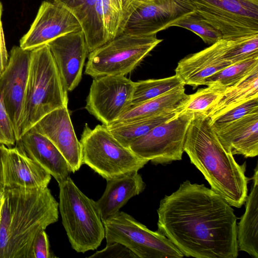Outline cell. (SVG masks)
Returning <instances> with one entry per match:
<instances>
[{"mask_svg": "<svg viewBox=\"0 0 258 258\" xmlns=\"http://www.w3.org/2000/svg\"><path fill=\"white\" fill-rule=\"evenodd\" d=\"M58 186V209L72 248L83 253L96 249L105 238L96 202L83 193L70 176Z\"/></svg>", "mask_w": 258, "mask_h": 258, "instance_id": "obj_5", "label": "cell"}, {"mask_svg": "<svg viewBox=\"0 0 258 258\" xmlns=\"http://www.w3.org/2000/svg\"><path fill=\"white\" fill-rule=\"evenodd\" d=\"M16 143L13 123L0 96V145L11 146Z\"/></svg>", "mask_w": 258, "mask_h": 258, "instance_id": "obj_34", "label": "cell"}, {"mask_svg": "<svg viewBox=\"0 0 258 258\" xmlns=\"http://www.w3.org/2000/svg\"><path fill=\"white\" fill-rule=\"evenodd\" d=\"M194 11L187 0L139 2L127 20L123 33L139 36L156 35Z\"/></svg>", "mask_w": 258, "mask_h": 258, "instance_id": "obj_13", "label": "cell"}, {"mask_svg": "<svg viewBox=\"0 0 258 258\" xmlns=\"http://www.w3.org/2000/svg\"><path fill=\"white\" fill-rule=\"evenodd\" d=\"M89 257L93 258H138L130 249L124 245L114 242L106 244V247L97 251Z\"/></svg>", "mask_w": 258, "mask_h": 258, "instance_id": "obj_35", "label": "cell"}, {"mask_svg": "<svg viewBox=\"0 0 258 258\" xmlns=\"http://www.w3.org/2000/svg\"><path fill=\"white\" fill-rule=\"evenodd\" d=\"M258 96V66L235 85L226 89L205 113L211 117L227 108Z\"/></svg>", "mask_w": 258, "mask_h": 258, "instance_id": "obj_27", "label": "cell"}, {"mask_svg": "<svg viewBox=\"0 0 258 258\" xmlns=\"http://www.w3.org/2000/svg\"><path fill=\"white\" fill-rule=\"evenodd\" d=\"M81 30L79 21L67 8L52 1H44L29 30L21 38L20 46L32 50L62 35Z\"/></svg>", "mask_w": 258, "mask_h": 258, "instance_id": "obj_14", "label": "cell"}, {"mask_svg": "<svg viewBox=\"0 0 258 258\" xmlns=\"http://www.w3.org/2000/svg\"><path fill=\"white\" fill-rule=\"evenodd\" d=\"M32 128L54 144L69 163L72 172L79 170L83 165L81 146L76 137L68 106L52 111Z\"/></svg>", "mask_w": 258, "mask_h": 258, "instance_id": "obj_16", "label": "cell"}, {"mask_svg": "<svg viewBox=\"0 0 258 258\" xmlns=\"http://www.w3.org/2000/svg\"><path fill=\"white\" fill-rule=\"evenodd\" d=\"M184 86L177 87L160 96L131 106L113 123L125 122L174 111L181 112L189 96L185 93Z\"/></svg>", "mask_w": 258, "mask_h": 258, "instance_id": "obj_23", "label": "cell"}, {"mask_svg": "<svg viewBox=\"0 0 258 258\" xmlns=\"http://www.w3.org/2000/svg\"><path fill=\"white\" fill-rule=\"evenodd\" d=\"M176 26L187 29L198 35L208 44H212L223 39L221 33L206 22L195 11L173 23Z\"/></svg>", "mask_w": 258, "mask_h": 258, "instance_id": "obj_31", "label": "cell"}, {"mask_svg": "<svg viewBox=\"0 0 258 258\" xmlns=\"http://www.w3.org/2000/svg\"><path fill=\"white\" fill-rule=\"evenodd\" d=\"M137 1H139V2H143V1H150V0H137Z\"/></svg>", "mask_w": 258, "mask_h": 258, "instance_id": "obj_40", "label": "cell"}, {"mask_svg": "<svg viewBox=\"0 0 258 258\" xmlns=\"http://www.w3.org/2000/svg\"><path fill=\"white\" fill-rule=\"evenodd\" d=\"M6 146L0 145V189H4V179L3 173V156Z\"/></svg>", "mask_w": 258, "mask_h": 258, "instance_id": "obj_38", "label": "cell"}, {"mask_svg": "<svg viewBox=\"0 0 258 258\" xmlns=\"http://www.w3.org/2000/svg\"><path fill=\"white\" fill-rule=\"evenodd\" d=\"M3 6L0 2V75L5 70L9 61V55L7 50L5 36L2 23Z\"/></svg>", "mask_w": 258, "mask_h": 258, "instance_id": "obj_37", "label": "cell"}, {"mask_svg": "<svg viewBox=\"0 0 258 258\" xmlns=\"http://www.w3.org/2000/svg\"><path fill=\"white\" fill-rule=\"evenodd\" d=\"M183 149L213 190L232 207L239 208L244 204L249 180L246 164L239 165L231 151L223 145L205 113H194Z\"/></svg>", "mask_w": 258, "mask_h": 258, "instance_id": "obj_2", "label": "cell"}, {"mask_svg": "<svg viewBox=\"0 0 258 258\" xmlns=\"http://www.w3.org/2000/svg\"><path fill=\"white\" fill-rule=\"evenodd\" d=\"M194 114H177L132 142L129 149L139 157L155 165L181 160L186 132Z\"/></svg>", "mask_w": 258, "mask_h": 258, "instance_id": "obj_10", "label": "cell"}, {"mask_svg": "<svg viewBox=\"0 0 258 258\" xmlns=\"http://www.w3.org/2000/svg\"><path fill=\"white\" fill-rule=\"evenodd\" d=\"M135 82L124 76L94 78L86 99V109L108 126L132 106Z\"/></svg>", "mask_w": 258, "mask_h": 258, "instance_id": "obj_11", "label": "cell"}, {"mask_svg": "<svg viewBox=\"0 0 258 258\" xmlns=\"http://www.w3.org/2000/svg\"><path fill=\"white\" fill-rule=\"evenodd\" d=\"M207 86L189 95L181 112L205 113L217 101L227 89L216 84Z\"/></svg>", "mask_w": 258, "mask_h": 258, "instance_id": "obj_30", "label": "cell"}, {"mask_svg": "<svg viewBox=\"0 0 258 258\" xmlns=\"http://www.w3.org/2000/svg\"><path fill=\"white\" fill-rule=\"evenodd\" d=\"M158 231L184 256L236 258L237 218L232 206L204 184L183 181L161 199Z\"/></svg>", "mask_w": 258, "mask_h": 258, "instance_id": "obj_1", "label": "cell"}, {"mask_svg": "<svg viewBox=\"0 0 258 258\" xmlns=\"http://www.w3.org/2000/svg\"><path fill=\"white\" fill-rule=\"evenodd\" d=\"M215 131L221 143L233 155L245 158L258 155V113L245 115Z\"/></svg>", "mask_w": 258, "mask_h": 258, "instance_id": "obj_20", "label": "cell"}, {"mask_svg": "<svg viewBox=\"0 0 258 258\" xmlns=\"http://www.w3.org/2000/svg\"><path fill=\"white\" fill-rule=\"evenodd\" d=\"M258 113V96L243 101L209 117L215 131L218 130L239 118Z\"/></svg>", "mask_w": 258, "mask_h": 258, "instance_id": "obj_32", "label": "cell"}, {"mask_svg": "<svg viewBox=\"0 0 258 258\" xmlns=\"http://www.w3.org/2000/svg\"><path fill=\"white\" fill-rule=\"evenodd\" d=\"M68 91L47 44L31 50L21 137L52 111L68 106Z\"/></svg>", "mask_w": 258, "mask_h": 258, "instance_id": "obj_4", "label": "cell"}, {"mask_svg": "<svg viewBox=\"0 0 258 258\" xmlns=\"http://www.w3.org/2000/svg\"><path fill=\"white\" fill-rule=\"evenodd\" d=\"M181 85H184L176 75L162 79H148L136 82L132 106L160 96Z\"/></svg>", "mask_w": 258, "mask_h": 258, "instance_id": "obj_28", "label": "cell"}, {"mask_svg": "<svg viewBox=\"0 0 258 258\" xmlns=\"http://www.w3.org/2000/svg\"><path fill=\"white\" fill-rule=\"evenodd\" d=\"M4 188L47 187L51 175L17 146L6 147L3 159Z\"/></svg>", "mask_w": 258, "mask_h": 258, "instance_id": "obj_18", "label": "cell"}, {"mask_svg": "<svg viewBox=\"0 0 258 258\" xmlns=\"http://www.w3.org/2000/svg\"><path fill=\"white\" fill-rule=\"evenodd\" d=\"M80 142L82 164L106 180L138 172L149 162L121 144L103 124L92 129L86 123Z\"/></svg>", "mask_w": 258, "mask_h": 258, "instance_id": "obj_6", "label": "cell"}, {"mask_svg": "<svg viewBox=\"0 0 258 258\" xmlns=\"http://www.w3.org/2000/svg\"><path fill=\"white\" fill-rule=\"evenodd\" d=\"M181 112H168L125 122L113 123L106 126L117 140L123 146L128 148L132 142L144 136L158 125L168 120Z\"/></svg>", "mask_w": 258, "mask_h": 258, "instance_id": "obj_25", "label": "cell"}, {"mask_svg": "<svg viewBox=\"0 0 258 258\" xmlns=\"http://www.w3.org/2000/svg\"><path fill=\"white\" fill-rule=\"evenodd\" d=\"M253 183L246 200L245 210L237 225L238 249L258 258V169L256 166Z\"/></svg>", "mask_w": 258, "mask_h": 258, "instance_id": "obj_24", "label": "cell"}, {"mask_svg": "<svg viewBox=\"0 0 258 258\" xmlns=\"http://www.w3.org/2000/svg\"><path fill=\"white\" fill-rule=\"evenodd\" d=\"M227 40L222 39L203 50L181 59L175 69L182 83L196 88L231 63L225 58Z\"/></svg>", "mask_w": 258, "mask_h": 258, "instance_id": "obj_17", "label": "cell"}, {"mask_svg": "<svg viewBox=\"0 0 258 258\" xmlns=\"http://www.w3.org/2000/svg\"><path fill=\"white\" fill-rule=\"evenodd\" d=\"M156 35L122 33L90 52L85 73L93 78L131 73L161 41Z\"/></svg>", "mask_w": 258, "mask_h": 258, "instance_id": "obj_7", "label": "cell"}, {"mask_svg": "<svg viewBox=\"0 0 258 258\" xmlns=\"http://www.w3.org/2000/svg\"><path fill=\"white\" fill-rule=\"evenodd\" d=\"M47 44L67 91H73L81 80L85 61L89 54L83 31L64 34Z\"/></svg>", "mask_w": 258, "mask_h": 258, "instance_id": "obj_15", "label": "cell"}, {"mask_svg": "<svg viewBox=\"0 0 258 258\" xmlns=\"http://www.w3.org/2000/svg\"><path fill=\"white\" fill-rule=\"evenodd\" d=\"M3 191H4V190H2V189H0V212H1L2 203V198H3Z\"/></svg>", "mask_w": 258, "mask_h": 258, "instance_id": "obj_39", "label": "cell"}, {"mask_svg": "<svg viewBox=\"0 0 258 258\" xmlns=\"http://www.w3.org/2000/svg\"><path fill=\"white\" fill-rule=\"evenodd\" d=\"M227 41L224 56L231 64L258 55V34L227 40Z\"/></svg>", "mask_w": 258, "mask_h": 258, "instance_id": "obj_33", "label": "cell"}, {"mask_svg": "<svg viewBox=\"0 0 258 258\" xmlns=\"http://www.w3.org/2000/svg\"><path fill=\"white\" fill-rule=\"evenodd\" d=\"M225 40L258 34V0H187Z\"/></svg>", "mask_w": 258, "mask_h": 258, "instance_id": "obj_9", "label": "cell"}, {"mask_svg": "<svg viewBox=\"0 0 258 258\" xmlns=\"http://www.w3.org/2000/svg\"><path fill=\"white\" fill-rule=\"evenodd\" d=\"M55 257L50 251L49 240L45 230L40 231L33 241L29 258Z\"/></svg>", "mask_w": 258, "mask_h": 258, "instance_id": "obj_36", "label": "cell"}, {"mask_svg": "<svg viewBox=\"0 0 258 258\" xmlns=\"http://www.w3.org/2000/svg\"><path fill=\"white\" fill-rule=\"evenodd\" d=\"M31 50L14 46L8 63L0 75V96L13 123L16 142L21 123L29 76Z\"/></svg>", "mask_w": 258, "mask_h": 258, "instance_id": "obj_12", "label": "cell"}, {"mask_svg": "<svg viewBox=\"0 0 258 258\" xmlns=\"http://www.w3.org/2000/svg\"><path fill=\"white\" fill-rule=\"evenodd\" d=\"M69 10L80 22L89 53L108 40L103 26L100 0H51Z\"/></svg>", "mask_w": 258, "mask_h": 258, "instance_id": "obj_21", "label": "cell"}, {"mask_svg": "<svg viewBox=\"0 0 258 258\" xmlns=\"http://www.w3.org/2000/svg\"><path fill=\"white\" fill-rule=\"evenodd\" d=\"M58 219L47 187L5 188L0 212V258H29L38 234Z\"/></svg>", "mask_w": 258, "mask_h": 258, "instance_id": "obj_3", "label": "cell"}, {"mask_svg": "<svg viewBox=\"0 0 258 258\" xmlns=\"http://www.w3.org/2000/svg\"><path fill=\"white\" fill-rule=\"evenodd\" d=\"M106 181L105 191L96 201L102 220L119 211L130 199L140 194L146 187L138 172Z\"/></svg>", "mask_w": 258, "mask_h": 258, "instance_id": "obj_22", "label": "cell"}, {"mask_svg": "<svg viewBox=\"0 0 258 258\" xmlns=\"http://www.w3.org/2000/svg\"><path fill=\"white\" fill-rule=\"evenodd\" d=\"M258 66V55L232 63L206 79L204 85L216 84L226 88L232 87Z\"/></svg>", "mask_w": 258, "mask_h": 258, "instance_id": "obj_29", "label": "cell"}, {"mask_svg": "<svg viewBox=\"0 0 258 258\" xmlns=\"http://www.w3.org/2000/svg\"><path fill=\"white\" fill-rule=\"evenodd\" d=\"M139 2L100 0L103 26L108 41L123 33L127 20Z\"/></svg>", "mask_w": 258, "mask_h": 258, "instance_id": "obj_26", "label": "cell"}, {"mask_svg": "<svg viewBox=\"0 0 258 258\" xmlns=\"http://www.w3.org/2000/svg\"><path fill=\"white\" fill-rule=\"evenodd\" d=\"M107 244L118 242L139 258H181L182 253L163 234L122 212L103 220Z\"/></svg>", "mask_w": 258, "mask_h": 258, "instance_id": "obj_8", "label": "cell"}, {"mask_svg": "<svg viewBox=\"0 0 258 258\" xmlns=\"http://www.w3.org/2000/svg\"><path fill=\"white\" fill-rule=\"evenodd\" d=\"M16 143L28 157L52 176L58 184L70 176L71 168L61 153L48 138L32 127L22 135Z\"/></svg>", "mask_w": 258, "mask_h": 258, "instance_id": "obj_19", "label": "cell"}]
</instances>
